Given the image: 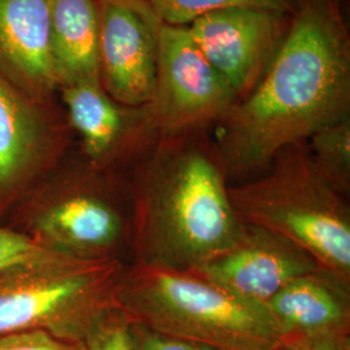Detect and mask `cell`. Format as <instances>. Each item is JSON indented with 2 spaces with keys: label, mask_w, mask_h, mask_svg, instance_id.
Returning a JSON list of instances; mask_svg holds the SVG:
<instances>
[{
  "label": "cell",
  "mask_w": 350,
  "mask_h": 350,
  "mask_svg": "<svg viewBox=\"0 0 350 350\" xmlns=\"http://www.w3.org/2000/svg\"><path fill=\"white\" fill-rule=\"evenodd\" d=\"M24 224L23 234L56 253L88 261L122 260L131 250L129 187L91 165L64 173L37 191Z\"/></svg>",
  "instance_id": "cell-6"
},
{
  "label": "cell",
  "mask_w": 350,
  "mask_h": 350,
  "mask_svg": "<svg viewBox=\"0 0 350 350\" xmlns=\"http://www.w3.org/2000/svg\"><path fill=\"white\" fill-rule=\"evenodd\" d=\"M317 270L321 266L295 243L273 231L243 224L231 248L189 273L241 300L265 306L288 283Z\"/></svg>",
  "instance_id": "cell-10"
},
{
  "label": "cell",
  "mask_w": 350,
  "mask_h": 350,
  "mask_svg": "<svg viewBox=\"0 0 350 350\" xmlns=\"http://www.w3.org/2000/svg\"><path fill=\"white\" fill-rule=\"evenodd\" d=\"M56 152L55 127L37 101L0 75V208L21 199Z\"/></svg>",
  "instance_id": "cell-12"
},
{
  "label": "cell",
  "mask_w": 350,
  "mask_h": 350,
  "mask_svg": "<svg viewBox=\"0 0 350 350\" xmlns=\"http://www.w3.org/2000/svg\"><path fill=\"white\" fill-rule=\"evenodd\" d=\"M237 100L235 91L205 59L187 26L163 24L154 88L143 107L150 131L157 138L199 133L217 124Z\"/></svg>",
  "instance_id": "cell-7"
},
{
  "label": "cell",
  "mask_w": 350,
  "mask_h": 350,
  "mask_svg": "<svg viewBox=\"0 0 350 350\" xmlns=\"http://www.w3.org/2000/svg\"><path fill=\"white\" fill-rule=\"evenodd\" d=\"M126 265L122 260L68 257L0 275V336L44 331L64 341L82 342L112 306Z\"/></svg>",
  "instance_id": "cell-5"
},
{
  "label": "cell",
  "mask_w": 350,
  "mask_h": 350,
  "mask_svg": "<svg viewBox=\"0 0 350 350\" xmlns=\"http://www.w3.org/2000/svg\"><path fill=\"white\" fill-rule=\"evenodd\" d=\"M153 11L166 25L187 26L205 13L227 8H260L291 16L295 0H150Z\"/></svg>",
  "instance_id": "cell-17"
},
{
  "label": "cell",
  "mask_w": 350,
  "mask_h": 350,
  "mask_svg": "<svg viewBox=\"0 0 350 350\" xmlns=\"http://www.w3.org/2000/svg\"><path fill=\"white\" fill-rule=\"evenodd\" d=\"M130 332L134 350H214L192 341L163 335L131 322Z\"/></svg>",
  "instance_id": "cell-21"
},
{
  "label": "cell",
  "mask_w": 350,
  "mask_h": 350,
  "mask_svg": "<svg viewBox=\"0 0 350 350\" xmlns=\"http://www.w3.org/2000/svg\"><path fill=\"white\" fill-rule=\"evenodd\" d=\"M70 125L79 135L88 165L112 173L121 161L142 157L157 140L143 108L118 104L100 82H78L62 88Z\"/></svg>",
  "instance_id": "cell-11"
},
{
  "label": "cell",
  "mask_w": 350,
  "mask_h": 350,
  "mask_svg": "<svg viewBox=\"0 0 350 350\" xmlns=\"http://www.w3.org/2000/svg\"><path fill=\"white\" fill-rule=\"evenodd\" d=\"M68 257L40 247L18 230L0 226V275L18 267L53 262Z\"/></svg>",
  "instance_id": "cell-18"
},
{
  "label": "cell",
  "mask_w": 350,
  "mask_h": 350,
  "mask_svg": "<svg viewBox=\"0 0 350 350\" xmlns=\"http://www.w3.org/2000/svg\"><path fill=\"white\" fill-rule=\"evenodd\" d=\"M0 65L40 100L59 88L51 50V0H0Z\"/></svg>",
  "instance_id": "cell-13"
},
{
  "label": "cell",
  "mask_w": 350,
  "mask_h": 350,
  "mask_svg": "<svg viewBox=\"0 0 350 350\" xmlns=\"http://www.w3.org/2000/svg\"><path fill=\"white\" fill-rule=\"evenodd\" d=\"M317 170L344 198L350 192V116L325 126L305 142Z\"/></svg>",
  "instance_id": "cell-16"
},
{
  "label": "cell",
  "mask_w": 350,
  "mask_h": 350,
  "mask_svg": "<svg viewBox=\"0 0 350 350\" xmlns=\"http://www.w3.org/2000/svg\"><path fill=\"white\" fill-rule=\"evenodd\" d=\"M350 116V36L340 0H295L261 79L215 124L228 176L265 170L276 153Z\"/></svg>",
  "instance_id": "cell-1"
},
{
  "label": "cell",
  "mask_w": 350,
  "mask_h": 350,
  "mask_svg": "<svg viewBox=\"0 0 350 350\" xmlns=\"http://www.w3.org/2000/svg\"><path fill=\"white\" fill-rule=\"evenodd\" d=\"M101 86L121 105L143 108L152 98L163 23L150 0H99Z\"/></svg>",
  "instance_id": "cell-8"
},
{
  "label": "cell",
  "mask_w": 350,
  "mask_h": 350,
  "mask_svg": "<svg viewBox=\"0 0 350 350\" xmlns=\"http://www.w3.org/2000/svg\"><path fill=\"white\" fill-rule=\"evenodd\" d=\"M51 50L59 86L100 82L95 0H51Z\"/></svg>",
  "instance_id": "cell-15"
},
{
  "label": "cell",
  "mask_w": 350,
  "mask_h": 350,
  "mask_svg": "<svg viewBox=\"0 0 350 350\" xmlns=\"http://www.w3.org/2000/svg\"><path fill=\"white\" fill-rule=\"evenodd\" d=\"M230 199L241 224L295 243L322 270L350 287L347 198L317 170L305 142L276 153L261 176L230 186Z\"/></svg>",
  "instance_id": "cell-4"
},
{
  "label": "cell",
  "mask_w": 350,
  "mask_h": 350,
  "mask_svg": "<svg viewBox=\"0 0 350 350\" xmlns=\"http://www.w3.org/2000/svg\"><path fill=\"white\" fill-rule=\"evenodd\" d=\"M275 350H350L349 334L329 332L288 338Z\"/></svg>",
  "instance_id": "cell-22"
},
{
  "label": "cell",
  "mask_w": 350,
  "mask_h": 350,
  "mask_svg": "<svg viewBox=\"0 0 350 350\" xmlns=\"http://www.w3.org/2000/svg\"><path fill=\"white\" fill-rule=\"evenodd\" d=\"M0 350H85L82 342H69L44 331H25L0 336Z\"/></svg>",
  "instance_id": "cell-20"
},
{
  "label": "cell",
  "mask_w": 350,
  "mask_h": 350,
  "mask_svg": "<svg viewBox=\"0 0 350 350\" xmlns=\"http://www.w3.org/2000/svg\"><path fill=\"white\" fill-rule=\"evenodd\" d=\"M200 133L157 138L137 161L127 183L130 263L192 271L238 240L225 163Z\"/></svg>",
  "instance_id": "cell-2"
},
{
  "label": "cell",
  "mask_w": 350,
  "mask_h": 350,
  "mask_svg": "<svg viewBox=\"0 0 350 350\" xmlns=\"http://www.w3.org/2000/svg\"><path fill=\"white\" fill-rule=\"evenodd\" d=\"M113 305L131 323L214 350H275L282 344L265 306L189 271L129 263Z\"/></svg>",
  "instance_id": "cell-3"
},
{
  "label": "cell",
  "mask_w": 350,
  "mask_h": 350,
  "mask_svg": "<svg viewBox=\"0 0 350 350\" xmlns=\"http://www.w3.org/2000/svg\"><path fill=\"white\" fill-rule=\"evenodd\" d=\"M265 309L282 341L349 334L350 287L322 269L288 283L265 304Z\"/></svg>",
  "instance_id": "cell-14"
},
{
  "label": "cell",
  "mask_w": 350,
  "mask_h": 350,
  "mask_svg": "<svg viewBox=\"0 0 350 350\" xmlns=\"http://www.w3.org/2000/svg\"><path fill=\"white\" fill-rule=\"evenodd\" d=\"M288 23L287 14L237 7L205 13L187 29L205 59L240 99L261 79Z\"/></svg>",
  "instance_id": "cell-9"
},
{
  "label": "cell",
  "mask_w": 350,
  "mask_h": 350,
  "mask_svg": "<svg viewBox=\"0 0 350 350\" xmlns=\"http://www.w3.org/2000/svg\"><path fill=\"white\" fill-rule=\"evenodd\" d=\"M82 344L85 350H134L130 321L112 305L91 327Z\"/></svg>",
  "instance_id": "cell-19"
}]
</instances>
